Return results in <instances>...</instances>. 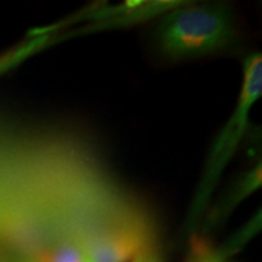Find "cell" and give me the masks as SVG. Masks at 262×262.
<instances>
[{"label":"cell","instance_id":"cell-5","mask_svg":"<svg viewBox=\"0 0 262 262\" xmlns=\"http://www.w3.org/2000/svg\"><path fill=\"white\" fill-rule=\"evenodd\" d=\"M130 262H162V260H160L157 251L153 250L152 247H148L143 251H141V253L137 255V256L134 257Z\"/></svg>","mask_w":262,"mask_h":262},{"label":"cell","instance_id":"cell-2","mask_svg":"<svg viewBox=\"0 0 262 262\" xmlns=\"http://www.w3.org/2000/svg\"><path fill=\"white\" fill-rule=\"evenodd\" d=\"M261 94L262 57L260 54H254L244 62L243 84H242L237 106L211 147V152L209 155L193 202L192 208L195 214H201L208 204L222 172L233 157L235 148L243 139L244 134L247 133L250 110L260 98Z\"/></svg>","mask_w":262,"mask_h":262},{"label":"cell","instance_id":"cell-3","mask_svg":"<svg viewBox=\"0 0 262 262\" xmlns=\"http://www.w3.org/2000/svg\"><path fill=\"white\" fill-rule=\"evenodd\" d=\"M148 247L145 229L120 225L89 235L80 244V251L83 262H130Z\"/></svg>","mask_w":262,"mask_h":262},{"label":"cell","instance_id":"cell-1","mask_svg":"<svg viewBox=\"0 0 262 262\" xmlns=\"http://www.w3.org/2000/svg\"><path fill=\"white\" fill-rule=\"evenodd\" d=\"M234 37L233 18L222 5H189L173 10L157 29L160 50L171 58L211 54Z\"/></svg>","mask_w":262,"mask_h":262},{"label":"cell","instance_id":"cell-4","mask_svg":"<svg viewBox=\"0 0 262 262\" xmlns=\"http://www.w3.org/2000/svg\"><path fill=\"white\" fill-rule=\"evenodd\" d=\"M187 262H224L222 258L216 254L202 239H193L191 251H189Z\"/></svg>","mask_w":262,"mask_h":262}]
</instances>
